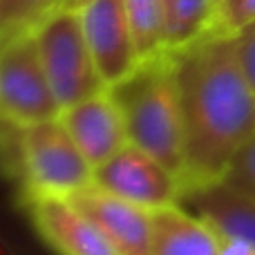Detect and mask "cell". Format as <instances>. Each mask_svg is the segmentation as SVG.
<instances>
[{"label": "cell", "mask_w": 255, "mask_h": 255, "mask_svg": "<svg viewBox=\"0 0 255 255\" xmlns=\"http://www.w3.org/2000/svg\"><path fill=\"white\" fill-rule=\"evenodd\" d=\"M170 56L184 119V186L220 179L255 134V90L238 61L235 38L208 31Z\"/></svg>", "instance_id": "6da1fadb"}, {"label": "cell", "mask_w": 255, "mask_h": 255, "mask_svg": "<svg viewBox=\"0 0 255 255\" xmlns=\"http://www.w3.org/2000/svg\"><path fill=\"white\" fill-rule=\"evenodd\" d=\"M108 90L121 110L130 143L161 159L184 179V119L170 52L141 61Z\"/></svg>", "instance_id": "7a4b0ae2"}, {"label": "cell", "mask_w": 255, "mask_h": 255, "mask_svg": "<svg viewBox=\"0 0 255 255\" xmlns=\"http://www.w3.org/2000/svg\"><path fill=\"white\" fill-rule=\"evenodd\" d=\"M11 128L13 168L25 199L72 197L92 184V163L81 152L61 117L29 126L11 124Z\"/></svg>", "instance_id": "3957f363"}, {"label": "cell", "mask_w": 255, "mask_h": 255, "mask_svg": "<svg viewBox=\"0 0 255 255\" xmlns=\"http://www.w3.org/2000/svg\"><path fill=\"white\" fill-rule=\"evenodd\" d=\"M34 36L63 110L108 90L85 40L79 9H58L34 31Z\"/></svg>", "instance_id": "277c9868"}, {"label": "cell", "mask_w": 255, "mask_h": 255, "mask_svg": "<svg viewBox=\"0 0 255 255\" xmlns=\"http://www.w3.org/2000/svg\"><path fill=\"white\" fill-rule=\"evenodd\" d=\"M0 112L16 126L61 117L63 108L45 72L34 34L0 40Z\"/></svg>", "instance_id": "5b68a950"}, {"label": "cell", "mask_w": 255, "mask_h": 255, "mask_svg": "<svg viewBox=\"0 0 255 255\" xmlns=\"http://www.w3.org/2000/svg\"><path fill=\"white\" fill-rule=\"evenodd\" d=\"M92 181L148 211L175 206L184 193L179 172L134 143H126L117 154L94 168Z\"/></svg>", "instance_id": "8992f818"}, {"label": "cell", "mask_w": 255, "mask_h": 255, "mask_svg": "<svg viewBox=\"0 0 255 255\" xmlns=\"http://www.w3.org/2000/svg\"><path fill=\"white\" fill-rule=\"evenodd\" d=\"M79 16L103 81L108 88L119 83L141 63L126 0H90L79 7Z\"/></svg>", "instance_id": "52a82bcc"}, {"label": "cell", "mask_w": 255, "mask_h": 255, "mask_svg": "<svg viewBox=\"0 0 255 255\" xmlns=\"http://www.w3.org/2000/svg\"><path fill=\"white\" fill-rule=\"evenodd\" d=\"M70 199L101 229L119 255H152V211L128 202L94 181Z\"/></svg>", "instance_id": "ba28073f"}, {"label": "cell", "mask_w": 255, "mask_h": 255, "mask_svg": "<svg viewBox=\"0 0 255 255\" xmlns=\"http://www.w3.org/2000/svg\"><path fill=\"white\" fill-rule=\"evenodd\" d=\"M25 204L40 238L58 255H119L70 197H31Z\"/></svg>", "instance_id": "9c48e42d"}, {"label": "cell", "mask_w": 255, "mask_h": 255, "mask_svg": "<svg viewBox=\"0 0 255 255\" xmlns=\"http://www.w3.org/2000/svg\"><path fill=\"white\" fill-rule=\"evenodd\" d=\"M61 119L92 168L101 166L130 143L124 117L110 90L65 108Z\"/></svg>", "instance_id": "30bf717a"}, {"label": "cell", "mask_w": 255, "mask_h": 255, "mask_svg": "<svg viewBox=\"0 0 255 255\" xmlns=\"http://www.w3.org/2000/svg\"><path fill=\"white\" fill-rule=\"evenodd\" d=\"M179 204L202 217L224 240L255 247V199H249L222 179L184 186Z\"/></svg>", "instance_id": "8fae6325"}, {"label": "cell", "mask_w": 255, "mask_h": 255, "mask_svg": "<svg viewBox=\"0 0 255 255\" xmlns=\"http://www.w3.org/2000/svg\"><path fill=\"white\" fill-rule=\"evenodd\" d=\"M152 255H222V235L181 204L152 211Z\"/></svg>", "instance_id": "7c38bea8"}, {"label": "cell", "mask_w": 255, "mask_h": 255, "mask_svg": "<svg viewBox=\"0 0 255 255\" xmlns=\"http://www.w3.org/2000/svg\"><path fill=\"white\" fill-rule=\"evenodd\" d=\"M217 0H166L168 52L206 36L215 22Z\"/></svg>", "instance_id": "4fadbf2b"}, {"label": "cell", "mask_w": 255, "mask_h": 255, "mask_svg": "<svg viewBox=\"0 0 255 255\" xmlns=\"http://www.w3.org/2000/svg\"><path fill=\"white\" fill-rule=\"evenodd\" d=\"M126 9L141 61L166 54V2L163 0H126Z\"/></svg>", "instance_id": "5bb4252c"}, {"label": "cell", "mask_w": 255, "mask_h": 255, "mask_svg": "<svg viewBox=\"0 0 255 255\" xmlns=\"http://www.w3.org/2000/svg\"><path fill=\"white\" fill-rule=\"evenodd\" d=\"M67 0H0V40L34 34Z\"/></svg>", "instance_id": "9a60e30c"}, {"label": "cell", "mask_w": 255, "mask_h": 255, "mask_svg": "<svg viewBox=\"0 0 255 255\" xmlns=\"http://www.w3.org/2000/svg\"><path fill=\"white\" fill-rule=\"evenodd\" d=\"M220 179L240 195L255 199V134L233 154Z\"/></svg>", "instance_id": "2e32d148"}, {"label": "cell", "mask_w": 255, "mask_h": 255, "mask_svg": "<svg viewBox=\"0 0 255 255\" xmlns=\"http://www.w3.org/2000/svg\"><path fill=\"white\" fill-rule=\"evenodd\" d=\"M255 22V0H217L213 29L217 34L235 36Z\"/></svg>", "instance_id": "e0dca14e"}, {"label": "cell", "mask_w": 255, "mask_h": 255, "mask_svg": "<svg viewBox=\"0 0 255 255\" xmlns=\"http://www.w3.org/2000/svg\"><path fill=\"white\" fill-rule=\"evenodd\" d=\"M235 38V49H238V61L242 65V72L247 81L255 90V22L244 27L242 31L233 36Z\"/></svg>", "instance_id": "ac0fdd59"}, {"label": "cell", "mask_w": 255, "mask_h": 255, "mask_svg": "<svg viewBox=\"0 0 255 255\" xmlns=\"http://www.w3.org/2000/svg\"><path fill=\"white\" fill-rule=\"evenodd\" d=\"M222 255H255V247L238 240H224L222 238Z\"/></svg>", "instance_id": "d6986e66"}, {"label": "cell", "mask_w": 255, "mask_h": 255, "mask_svg": "<svg viewBox=\"0 0 255 255\" xmlns=\"http://www.w3.org/2000/svg\"><path fill=\"white\" fill-rule=\"evenodd\" d=\"M85 2H90V0H67L65 7H67V9H79V7H83Z\"/></svg>", "instance_id": "ffe728a7"}, {"label": "cell", "mask_w": 255, "mask_h": 255, "mask_svg": "<svg viewBox=\"0 0 255 255\" xmlns=\"http://www.w3.org/2000/svg\"><path fill=\"white\" fill-rule=\"evenodd\" d=\"M163 2H166V0H163Z\"/></svg>", "instance_id": "44dd1931"}]
</instances>
